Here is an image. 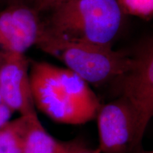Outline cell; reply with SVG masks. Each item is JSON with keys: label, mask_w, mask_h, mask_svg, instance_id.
Listing matches in <instances>:
<instances>
[{"label": "cell", "mask_w": 153, "mask_h": 153, "mask_svg": "<svg viewBox=\"0 0 153 153\" xmlns=\"http://www.w3.org/2000/svg\"><path fill=\"white\" fill-rule=\"evenodd\" d=\"M29 77L35 106L58 123L80 125L97 118L101 104L89 84L68 70L30 62Z\"/></svg>", "instance_id": "obj_1"}, {"label": "cell", "mask_w": 153, "mask_h": 153, "mask_svg": "<svg viewBox=\"0 0 153 153\" xmlns=\"http://www.w3.org/2000/svg\"><path fill=\"white\" fill-rule=\"evenodd\" d=\"M43 31L76 43L111 45L119 32L123 12L116 0H72L51 9Z\"/></svg>", "instance_id": "obj_2"}, {"label": "cell", "mask_w": 153, "mask_h": 153, "mask_svg": "<svg viewBox=\"0 0 153 153\" xmlns=\"http://www.w3.org/2000/svg\"><path fill=\"white\" fill-rule=\"evenodd\" d=\"M36 45L62 61L88 84L97 86L116 79L132 64L131 54L115 51L111 45L65 41L45 33L43 29Z\"/></svg>", "instance_id": "obj_3"}, {"label": "cell", "mask_w": 153, "mask_h": 153, "mask_svg": "<svg viewBox=\"0 0 153 153\" xmlns=\"http://www.w3.org/2000/svg\"><path fill=\"white\" fill-rule=\"evenodd\" d=\"M128 70L114 81L120 97L131 104L137 115L141 138L153 116V43L152 38L143 40L134 50Z\"/></svg>", "instance_id": "obj_4"}, {"label": "cell", "mask_w": 153, "mask_h": 153, "mask_svg": "<svg viewBox=\"0 0 153 153\" xmlns=\"http://www.w3.org/2000/svg\"><path fill=\"white\" fill-rule=\"evenodd\" d=\"M96 118L101 153H132L142 142L137 115L123 97L101 105Z\"/></svg>", "instance_id": "obj_5"}, {"label": "cell", "mask_w": 153, "mask_h": 153, "mask_svg": "<svg viewBox=\"0 0 153 153\" xmlns=\"http://www.w3.org/2000/svg\"><path fill=\"white\" fill-rule=\"evenodd\" d=\"M38 13L26 5H10L0 12V53L24 54L43 32Z\"/></svg>", "instance_id": "obj_6"}, {"label": "cell", "mask_w": 153, "mask_h": 153, "mask_svg": "<svg viewBox=\"0 0 153 153\" xmlns=\"http://www.w3.org/2000/svg\"><path fill=\"white\" fill-rule=\"evenodd\" d=\"M0 65V97L20 116L36 114L29 77L30 61L24 54H5Z\"/></svg>", "instance_id": "obj_7"}, {"label": "cell", "mask_w": 153, "mask_h": 153, "mask_svg": "<svg viewBox=\"0 0 153 153\" xmlns=\"http://www.w3.org/2000/svg\"><path fill=\"white\" fill-rule=\"evenodd\" d=\"M62 145L44 128L37 114L30 115L21 153H57Z\"/></svg>", "instance_id": "obj_8"}, {"label": "cell", "mask_w": 153, "mask_h": 153, "mask_svg": "<svg viewBox=\"0 0 153 153\" xmlns=\"http://www.w3.org/2000/svg\"><path fill=\"white\" fill-rule=\"evenodd\" d=\"M30 116L10 120L0 128V153H21Z\"/></svg>", "instance_id": "obj_9"}, {"label": "cell", "mask_w": 153, "mask_h": 153, "mask_svg": "<svg viewBox=\"0 0 153 153\" xmlns=\"http://www.w3.org/2000/svg\"><path fill=\"white\" fill-rule=\"evenodd\" d=\"M123 14L143 19H150L153 15V0H116Z\"/></svg>", "instance_id": "obj_10"}, {"label": "cell", "mask_w": 153, "mask_h": 153, "mask_svg": "<svg viewBox=\"0 0 153 153\" xmlns=\"http://www.w3.org/2000/svg\"><path fill=\"white\" fill-rule=\"evenodd\" d=\"M72 0H33L30 7L39 14L41 11L51 10L60 4Z\"/></svg>", "instance_id": "obj_11"}, {"label": "cell", "mask_w": 153, "mask_h": 153, "mask_svg": "<svg viewBox=\"0 0 153 153\" xmlns=\"http://www.w3.org/2000/svg\"><path fill=\"white\" fill-rule=\"evenodd\" d=\"M13 113L14 111L4 104H0V128L10 120Z\"/></svg>", "instance_id": "obj_12"}, {"label": "cell", "mask_w": 153, "mask_h": 153, "mask_svg": "<svg viewBox=\"0 0 153 153\" xmlns=\"http://www.w3.org/2000/svg\"><path fill=\"white\" fill-rule=\"evenodd\" d=\"M82 146L81 143L78 142L62 143V147L57 153H76Z\"/></svg>", "instance_id": "obj_13"}, {"label": "cell", "mask_w": 153, "mask_h": 153, "mask_svg": "<svg viewBox=\"0 0 153 153\" xmlns=\"http://www.w3.org/2000/svg\"><path fill=\"white\" fill-rule=\"evenodd\" d=\"M9 6L10 5H26L30 7L33 0H4Z\"/></svg>", "instance_id": "obj_14"}, {"label": "cell", "mask_w": 153, "mask_h": 153, "mask_svg": "<svg viewBox=\"0 0 153 153\" xmlns=\"http://www.w3.org/2000/svg\"><path fill=\"white\" fill-rule=\"evenodd\" d=\"M76 153H101V152L98 148L94 149V150H92V149H89L82 146Z\"/></svg>", "instance_id": "obj_15"}, {"label": "cell", "mask_w": 153, "mask_h": 153, "mask_svg": "<svg viewBox=\"0 0 153 153\" xmlns=\"http://www.w3.org/2000/svg\"><path fill=\"white\" fill-rule=\"evenodd\" d=\"M3 60H4V55L0 53V65H1V62H2Z\"/></svg>", "instance_id": "obj_16"}, {"label": "cell", "mask_w": 153, "mask_h": 153, "mask_svg": "<svg viewBox=\"0 0 153 153\" xmlns=\"http://www.w3.org/2000/svg\"><path fill=\"white\" fill-rule=\"evenodd\" d=\"M140 153H153V151L152 150H145V151H143V152H141Z\"/></svg>", "instance_id": "obj_17"}, {"label": "cell", "mask_w": 153, "mask_h": 153, "mask_svg": "<svg viewBox=\"0 0 153 153\" xmlns=\"http://www.w3.org/2000/svg\"><path fill=\"white\" fill-rule=\"evenodd\" d=\"M1 103H2V101H1V97H0V104H1Z\"/></svg>", "instance_id": "obj_18"}]
</instances>
